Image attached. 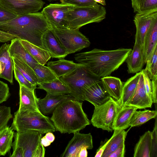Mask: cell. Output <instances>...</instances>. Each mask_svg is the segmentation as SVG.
Listing matches in <instances>:
<instances>
[{"mask_svg": "<svg viewBox=\"0 0 157 157\" xmlns=\"http://www.w3.org/2000/svg\"><path fill=\"white\" fill-rule=\"evenodd\" d=\"M80 64L61 59L56 61L48 62L47 66L57 78H59L73 71Z\"/></svg>", "mask_w": 157, "mask_h": 157, "instance_id": "obj_24", "label": "cell"}, {"mask_svg": "<svg viewBox=\"0 0 157 157\" xmlns=\"http://www.w3.org/2000/svg\"><path fill=\"white\" fill-rule=\"evenodd\" d=\"M153 103L152 100L146 93L144 86L143 77L141 71L136 90L132 98L126 105L133 106L138 109H142L151 108Z\"/></svg>", "mask_w": 157, "mask_h": 157, "instance_id": "obj_21", "label": "cell"}, {"mask_svg": "<svg viewBox=\"0 0 157 157\" xmlns=\"http://www.w3.org/2000/svg\"><path fill=\"white\" fill-rule=\"evenodd\" d=\"M33 71L38 79V85L50 82L57 78L47 66L39 63L35 67Z\"/></svg>", "mask_w": 157, "mask_h": 157, "instance_id": "obj_34", "label": "cell"}, {"mask_svg": "<svg viewBox=\"0 0 157 157\" xmlns=\"http://www.w3.org/2000/svg\"><path fill=\"white\" fill-rule=\"evenodd\" d=\"M155 122L151 132V150L150 157H157V120L155 118Z\"/></svg>", "mask_w": 157, "mask_h": 157, "instance_id": "obj_40", "label": "cell"}, {"mask_svg": "<svg viewBox=\"0 0 157 157\" xmlns=\"http://www.w3.org/2000/svg\"><path fill=\"white\" fill-rule=\"evenodd\" d=\"M61 3L76 7L92 6L98 4L94 0H60Z\"/></svg>", "mask_w": 157, "mask_h": 157, "instance_id": "obj_39", "label": "cell"}, {"mask_svg": "<svg viewBox=\"0 0 157 157\" xmlns=\"http://www.w3.org/2000/svg\"><path fill=\"white\" fill-rule=\"evenodd\" d=\"M42 134L33 130L14 132L12 148H21L23 157H44L45 149L41 142Z\"/></svg>", "mask_w": 157, "mask_h": 157, "instance_id": "obj_7", "label": "cell"}, {"mask_svg": "<svg viewBox=\"0 0 157 157\" xmlns=\"http://www.w3.org/2000/svg\"><path fill=\"white\" fill-rule=\"evenodd\" d=\"M141 71L128 79L123 84L121 99L118 102L121 107L125 106L132 98L136 88Z\"/></svg>", "mask_w": 157, "mask_h": 157, "instance_id": "obj_26", "label": "cell"}, {"mask_svg": "<svg viewBox=\"0 0 157 157\" xmlns=\"http://www.w3.org/2000/svg\"><path fill=\"white\" fill-rule=\"evenodd\" d=\"M151 138V132L149 130L140 136L135 147L134 157H150Z\"/></svg>", "mask_w": 157, "mask_h": 157, "instance_id": "obj_27", "label": "cell"}, {"mask_svg": "<svg viewBox=\"0 0 157 157\" xmlns=\"http://www.w3.org/2000/svg\"><path fill=\"white\" fill-rule=\"evenodd\" d=\"M87 148L85 147H82L79 152L78 157H87L88 155V152Z\"/></svg>", "mask_w": 157, "mask_h": 157, "instance_id": "obj_50", "label": "cell"}, {"mask_svg": "<svg viewBox=\"0 0 157 157\" xmlns=\"http://www.w3.org/2000/svg\"><path fill=\"white\" fill-rule=\"evenodd\" d=\"M121 107L117 101L110 97L103 103L94 106L90 123L97 128L112 132L113 122Z\"/></svg>", "mask_w": 157, "mask_h": 157, "instance_id": "obj_8", "label": "cell"}, {"mask_svg": "<svg viewBox=\"0 0 157 157\" xmlns=\"http://www.w3.org/2000/svg\"><path fill=\"white\" fill-rule=\"evenodd\" d=\"M38 86L37 89L44 90L49 94L60 95L70 93L68 87L58 78L50 82L44 83Z\"/></svg>", "mask_w": 157, "mask_h": 157, "instance_id": "obj_28", "label": "cell"}, {"mask_svg": "<svg viewBox=\"0 0 157 157\" xmlns=\"http://www.w3.org/2000/svg\"><path fill=\"white\" fill-rule=\"evenodd\" d=\"M59 78L69 88L70 94L76 99L83 101L86 90L90 86L101 80L86 66L81 63L74 71Z\"/></svg>", "mask_w": 157, "mask_h": 157, "instance_id": "obj_5", "label": "cell"}, {"mask_svg": "<svg viewBox=\"0 0 157 157\" xmlns=\"http://www.w3.org/2000/svg\"><path fill=\"white\" fill-rule=\"evenodd\" d=\"M82 102L76 99L62 102L55 109L50 118L56 131L61 133L79 132L90 122L82 107Z\"/></svg>", "mask_w": 157, "mask_h": 157, "instance_id": "obj_3", "label": "cell"}, {"mask_svg": "<svg viewBox=\"0 0 157 157\" xmlns=\"http://www.w3.org/2000/svg\"><path fill=\"white\" fill-rule=\"evenodd\" d=\"M129 74L136 73L140 71L145 64L143 48L140 44L135 40L132 50L125 60Z\"/></svg>", "mask_w": 157, "mask_h": 157, "instance_id": "obj_17", "label": "cell"}, {"mask_svg": "<svg viewBox=\"0 0 157 157\" xmlns=\"http://www.w3.org/2000/svg\"><path fill=\"white\" fill-rule=\"evenodd\" d=\"M106 11L98 4L83 7L74 6L66 13L67 28L79 29L87 24L99 22L105 18Z\"/></svg>", "mask_w": 157, "mask_h": 157, "instance_id": "obj_6", "label": "cell"}, {"mask_svg": "<svg viewBox=\"0 0 157 157\" xmlns=\"http://www.w3.org/2000/svg\"><path fill=\"white\" fill-rule=\"evenodd\" d=\"M145 70L147 71V75L151 80L157 79V47L155 49L149 66L147 69Z\"/></svg>", "mask_w": 157, "mask_h": 157, "instance_id": "obj_37", "label": "cell"}, {"mask_svg": "<svg viewBox=\"0 0 157 157\" xmlns=\"http://www.w3.org/2000/svg\"><path fill=\"white\" fill-rule=\"evenodd\" d=\"M83 147H86L87 149H91L93 148L92 137L91 133L75 132L60 156L78 157L80 150Z\"/></svg>", "mask_w": 157, "mask_h": 157, "instance_id": "obj_12", "label": "cell"}, {"mask_svg": "<svg viewBox=\"0 0 157 157\" xmlns=\"http://www.w3.org/2000/svg\"><path fill=\"white\" fill-rule=\"evenodd\" d=\"M46 0L50 2H52V1H56V0Z\"/></svg>", "mask_w": 157, "mask_h": 157, "instance_id": "obj_53", "label": "cell"}, {"mask_svg": "<svg viewBox=\"0 0 157 157\" xmlns=\"http://www.w3.org/2000/svg\"><path fill=\"white\" fill-rule=\"evenodd\" d=\"M50 28V25L41 12L18 15L10 21L0 22V31L15 36L45 50L42 37Z\"/></svg>", "mask_w": 157, "mask_h": 157, "instance_id": "obj_1", "label": "cell"}, {"mask_svg": "<svg viewBox=\"0 0 157 157\" xmlns=\"http://www.w3.org/2000/svg\"><path fill=\"white\" fill-rule=\"evenodd\" d=\"M11 127L17 132L33 130L42 134L56 131L50 118L40 112L18 109L14 113Z\"/></svg>", "mask_w": 157, "mask_h": 157, "instance_id": "obj_4", "label": "cell"}, {"mask_svg": "<svg viewBox=\"0 0 157 157\" xmlns=\"http://www.w3.org/2000/svg\"><path fill=\"white\" fill-rule=\"evenodd\" d=\"M141 71L143 77L144 86L146 93L152 101V84L151 80L147 75V71L145 69H142Z\"/></svg>", "mask_w": 157, "mask_h": 157, "instance_id": "obj_41", "label": "cell"}, {"mask_svg": "<svg viewBox=\"0 0 157 157\" xmlns=\"http://www.w3.org/2000/svg\"><path fill=\"white\" fill-rule=\"evenodd\" d=\"M19 110L40 112L37 104V98L34 90L19 84Z\"/></svg>", "mask_w": 157, "mask_h": 157, "instance_id": "obj_22", "label": "cell"}, {"mask_svg": "<svg viewBox=\"0 0 157 157\" xmlns=\"http://www.w3.org/2000/svg\"><path fill=\"white\" fill-rule=\"evenodd\" d=\"M127 133L124 130H114L113 134L106 146L101 157H109L112 153L125 142Z\"/></svg>", "mask_w": 157, "mask_h": 157, "instance_id": "obj_30", "label": "cell"}, {"mask_svg": "<svg viewBox=\"0 0 157 157\" xmlns=\"http://www.w3.org/2000/svg\"><path fill=\"white\" fill-rule=\"evenodd\" d=\"M14 131L6 125L0 131V155H5L12 147Z\"/></svg>", "mask_w": 157, "mask_h": 157, "instance_id": "obj_31", "label": "cell"}, {"mask_svg": "<svg viewBox=\"0 0 157 157\" xmlns=\"http://www.w3.org/2000/svg\"><path fill=\"white\" fill-rule=\"evenodd\" d=\"M157 17V10L142 13H137L133 21L136 29L135 40L143 46L145 35L154 19Z\"/></svg>", "mask_w": 157, "mask_h": 157, "instance_id": "obj_14", "label": "cell"}, {"mask_svg": "<svg viewBox=\"0 0 157 157\" xmlns=\"http://www.w3.org/2000/svg\"><path fill=\"white\" fill-rule=\"evenodd\" d=\"M75 6L67 4L51 3L41 12L52 28H67V13Z\"/></svg>", "mask_w": 157, "mask_h": 157, "instance_id": "obj_10", "label": "cell"}, {"mask_svg": "<svg viewBox=\"0 0 157 157\" xmlns=\"http://www.w3.org/2000/svg\"><path fill=\"white\" fill-rule=\"evenodd\" d=\"M134 12L142 13L157 10V0H131Z\"/></svg>", "mask_w": 157, "mask_h": 157, "instance_id": "obj_35", "label": "cell"}, {"mask_svg": "<svg viewBox=\"0 0 157 157\" xmlns=\"http://www.w3.org/2000/svg\"><path fill=\"white\" fill-rule=\"evenodd\" d=\"M9 44L5 43L0 47V78L13 84V63L9 51Z\"/></svg>", "mask_w": 157, "mask_h": 157, "instance_id": "obj_19", "label": "cell"}, {"mask_svg": "<svg viewBox=\"0 0 157 157\" xmlns=\"http://www.w3.org/2000/svg\"><path fill=\"white\" fill-rule=\"evenodd\" d=\"M110 140V138L107 140H105L102 144L101 145L100 147L96 151L95 157H101L102 153L105 149L106 146Z\"/></svg>", "mask_w": 157, "mask_h": 157, "instance_id": "obj_47", "label": "cell"}, {"mask_svg": "<svg viewBox=\"0 0 157 157\" xmlns=\"http://www.w3.org/2000/svg\"><path fill=\"white\" fill-rule=\"evenodd\" d=\"M13 71L15 78L19 84L24 86L32 90H35L37 88L36 86L33 85L27 80L14 66Z\"/></svg>", "mask_w": 157, "mask_h": 157, "instance_id": "obj_38", "label": "cell"}, {"mask_svg": "<svg viewBox=\"0 0 157 157\" xmlns=\"http://www.w3.org/2000/svg\"><path fill=\"white\" fill-rule=\"evenodd\" d=\"M17 16L7 10L0 5V22L10 21Z\"/></svg>", "mask_w": 157, "mask_h": 157, "instance_id": "obj_43", "label": "cell"}, {"mask_svg": "<svg viewBox=\"0 0 157 157\" xmlns=\"http://www.w3.org/2000/svg\"><path fill=\"white\" fill-rule=\"evenodd\" d=\"M44 136L46 139L51 143H52L55 140V136L52 132H47Z\"/></svg>", "mask_w": 157, "mask_h": 157, "instance_id": "obj_49", "label": "cell"}, {"mask_svg": "<svg viewBox=\"0 0 157 157\" xmlns=\"http://www.w3.org/2000/svg\"><path fill=\"white\" fill-rule=\"evenodd\" d=\"M132 49L119 48L111 50L97 48L75 55V60L84 65L95 75L100 77L110 76L123 63Z\"/></svg>", "mask_w": 157, "mask_h": 157, "instance_id": "obj_2", "label": "cell"}, {"mask_svg": "<svg viewBox=\"0 0 157 157\" xmlns=\"http://www.w3.org/2000/svg\"><path fill=\"white\" fill-rule=\"evenodd\" d=\"M156 110H145L143 111L136 110L133 114L131 119L130 125L131 127L138 126L146 123L150 120L157 117Z\"/></svg>", "mask_w": 157, "mask_h": 157, "instance_id": "obj_33", "label": "cell"}, {"mask_svg": "<svg viewBox=\"0 0 157 157\" xmlns=\"http://www.w3.org/2000/svg\"><path fill=\"white\" fill-rule=\"evenodd\" d=\"M51 29L68 55L80 51L90 45L88 39L80 32L79 29Z\"/></svg>", "mask_w": 157, "mask_h": 157, "instance_id": "obj_9", "label": "cell"}, {"mask_svg": "<svg viewBox=\"0 0 157 157\" xmlns=\"http://www.w3.org/2000/svg\"><path fill=\"white\" fill-rule=\"evenodd\" d=\"M14 66L21 74L33 85H38L37 77L33 70L22 60L12 58Z\"/></svg>", "mask_w": 157, "mask_h": 157, "instance_id": "obj_32", "label": "cell"}, {"mask_svg": "<svg viewBox=\"0 0 157 157\" xmlns=\"http://www.w3.org/2000/svg\"><path fill=\"white\" fill-rule=\"evenodd\" d=\"M9 51L12 58L22 60L33 70L39 63L29 53L21 43L20 39L18 38L11 40Z\"/></svg>", "mask_w": 157, "mask_h": 157, "instance_id": "obj_18", "label": "cell"}, {"mask_svg": "<svg viewBox=\"0 0 157 157\" xmlns=\"http://www.w3.org/2000/svg\"><path fill=\"white\" fill-rule=\"evenodd\" d=\"M43 45L51 57L64 59L68 54L60 43L51 28L44 34L42 37Z\"/></svg>", "mask_w": 157, "mask_h": 157, "instance_id": "obj_15", "label": "cell"}, {"mask_svg": "<svg viewBox=\"0 0 157 157\" xmlns=\"http://www.w3.org/2000/svg\"><path fill=\"white\" fill-rule=\"evenodd\" d=\"M70 99H75L69 94L54 95L47 94L44 98H37V104L40 112L46 116L52 113L62 102Z\"/></svg>", "mask_w": 157, "mask_h": 157, "instance_id": "obj_16", "label": "cell"}, {"mask_svg": "<svg viewBox=\"0 0 157 157\" xmlns=\"http://www.w3.org/2000/svg\"><path fill=\"white\" fill-rule=\"evenodd\" d=\"M125 153V142H123L109 157H124Z\"/></svg>", "mask_w": 157, "mask_h": 157, "instance_id": "obj_44", "label": "cell"}, {"mask_svg": "<svg viewBox=\"0 0 157 157\" xmlns=\"http://www.w3.org/2000/svg\"><path fill=\"white\" fill-rule=\"evenodd\" d=\"M20 41L29 53L39 64L44 65L51 58L47 51L27 41L21 40Z\"/></svg>", "mask_w": 157, "mask_h": 157, "instance_id": "obj_29", "label": "cell"}, {"mask_svg": "<svg viewBox=\"0 0 157 157\" xmlns=\"http://www.w3.org/2000/svg\"><path fill=\"white\" fill-rule=\"evenodd\" d=\"M110 97L101 80L92 85L86 90L83 96V100L88 101L94 106H96L104 102Z\"/></svg>", "mask_w": 157, "mask_h": 157, "instance_id": "obj_20", "label": "cell"}, {"mask_svg": "<svg viewBox=\"0 0 157 157\" xmlns=\"http://www.w3.org/2000/svg\"><path fill=\"white\" fill-rule=\"evenodd\" d=\"M157 47V17L152 21L146 32L143 45L145 69L149 66L155 48Z\"/></svg>", "mask_w": 157, "mask_h": 157, "instance_id": "obj_13", "label": "cell"}, {"mask_svg": "<svg viewBox=\"0 0 157 157\" xmlns=\"http://www.w3.org/2000/svg\"></svg>", "mask_w": 157, "mask_h": 157, "instance_id": "obj_54", "label": "cell"}, {"mask_svg": "<svg viewBox=\"0 0 157 157\" xmlns=\"http://www.w3.org/2000/svg\"><path fill=\"white\" fill-rule=\"evenodd\" d=\"M10 95L8 84L0 80V104L6 101Z\"/></svg>", "mask_w": 157, "mask_h": 157, "instance_id": "obj_42", "label": "cell"}, {"mask_svg": "<svg viewBox=\"0 0 157 157\" xmlns=\"http://www.w3.org/2000/svg\"><path fill=\"white\" fill-rule=\"evenodd\" d=\"M12 117L10 107L0 105V131L7 125L8 121Z\"/></svg>", "mask_w": 157, "mask_h": 157, "instance_id": "obj_36", "label": "cell"}, {"mask_svg": "<svg viewBox=\"0 0 157 157\" xmlns=\"http://www.w3.org/2000/svg\"><path fill=\"white\" fill-rule=\"evenodd\" d=\"M41 142L42 144L44 147H46L49 146L51 143L49 141L46 139L45 136L41 138Z\"/></svg>", "mask_w": 157, "mask_h": 157, "instance_id": "obj_51", "label": "cell"}, {"mask_svg": "<svg viewBox=\"0 0 157 157\" xmlns=\"http://www.w3.org/2000/svg\"><path fill=\"white\" fill-rule=\"evenodd\" d=\"M152 84V101L153 103H156L157 79L151 80Z\"/></svg>", "mask_w": 157, "mask_h": 157, "instance_id": "obj_46", "label": "cell"}, {"mask_svg": "<svg viewBox=\"0 0 157 157\" xmlns=\"http://www.w3.org/2000/svg\"><path fill=\"white\" fill-rule=\"evenodd\" d=\"M97 3H99L103 6L106 5L105 0H94Z\"/></svg>", "mask_w": 157, "mask_h": 157, "instance_id": "obj_52", "label": "cell"}, {"mask_svg": "<svg viewBox=\"0 0 157 157\" xmlns=\"http://www.w3.org/2000/svg\"><path fill=\"white\" fill-rule=\"evenodd\" d=\"M103 86L109 96L118 102L121 97L123 84L118 78L107 76L101 78Z\"/></svg>", "mask_w": 157, "mask_h": 157, "instance_id": "obj_25", "label": "cell"}, {"mask_svg": "<svg viewBox=\"0 0 157 157\" xmlns=\"http://www.w3.org/2000/svg\"><path fill=\"white\" fill-rule=\"evenodd\" d=\"M138 109L136 107L129 105L121 107L113 122V130H124L129 126L132 117Z\"/></svg>", "mask_w": 157, "mask_h": 157, "instance_id": "obj_23", "label": "cell"}, {"mask_svg": "<svg viewBox=\"0 0 157 157\" xmlns=\"http://www.w3.org/2000/svg\"><path fill=\"white\" fill-rule=\"evenodd\" d=\"M15 38L18 37L13 35L0 31V42H6L11 41Z\"/></svg>", "mask_w": 157, "mask_h": 157, "instance_id": "obj_45", "label": "cell"}, {"mask_svg": "<svg viewBox=\"0 0 157 157\" xmlns=\"http://www.w3.org/2000/svg\"><path fill=\"white\" fill-rule=\"evenodd\" d=\"M13 152L11 157H23V153L22 149L19 147L13 148Z\"/></svg>", "mask_w": 157, "mask_h": 157, "instance_id": "obj_48", "label": "cell"}, {"mask_svg": "<svg viewBox=\"0 0 157 157\" xmlns=\"http://www.w3.org/2000/svg\"><path fill=\"white\" fill-rule=\"evenodd\" d=\"M42 0H0V5L16 15L38 12L45 4Z\"/></svg>", "mask_w": 157, "mask_h": 157, "instance_id": "obj_11", "label": "cell"}]
</instances>
